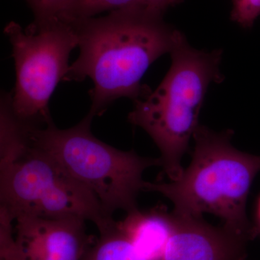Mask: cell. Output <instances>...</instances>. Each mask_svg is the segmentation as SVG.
Segmentation results:
<instances>
[{"label":"cell","mask_w":260,"mask_h":260,"mask_svg":"<svg viewBox=\"0 0 260 260\" xmlns=\"http://www.w3.org/2000/svg\"><path fill=\"white\" fill-rule=\"evenodd\" d=\"M232 19L244 28H250L260 15V0H233Z\"/></svg>","instance_id":"4fadbf2b"},{"label":"cell","mask_w":260,"mask_h":260,"mask_svg":"<svg viewBox=\"0 0 260 260\" xmlns=\"http://www.w3.org/2000/svg\"><path fill=\"white\" fill-rule=\"evenodd\" d=\"M151 9L164 13L169 7L179 4L183 0H145Z\"/></svg>","instance_id":"5bb4252c"},{"label":"cell","mask_w":260,"mask_h":260,"mask_svg":"<svg viewBox=\"0 0 260 260\" xmlns=\"http://www.w3.org/2000/svg\"><path fill=\"white\" fill-rule=\"evenodd\" d=\"M174 215V229L161 260H245L251 238L202 216Z\"/></svg>","instance_id":"ba28073f"},{"label":"cell","mask_w":260,"mask_h":260,"mask_svg":"<svg viewBox=\"0 0 260 260\" xmlns=\"http://www.w3.org/2000/svg\"><path fill=\"white\" fill-rule=\"evenodd\" d=\"M4 32L13 47L16 81L11 94L13 114L28 125L52 123L49 103L58 83L69 70L70 53L78 47L73 25L32 23L23 29L10 22Z\"/></svg>","instance_id":"8992f818"},{"label":"cell","mask_w":260,"mask_h":260,"mask_svg":"<svg viewBox=\"0 0 260 260\" xmlns=\"http://www.w3.org/2000/svg\"><path fill=\"white\" fill-rule=\"evenodd\" d=\"M93 119L88 113L65 129H58L54 122L44 127L29 126V141L87 186L109 216L117 210L128 213L139 209L137 198L144 190L143 173L162 166L160 158L140 156L134 150L123 151L101 141L90 130Z\"/></svg>","instance_id":"277c9868"},{"label":"cell","mask_w":260,"mask_h":260,"mask_svg":"<svg viewBox=\"0 0 260 260\" xmlns=\"http://www.w3.org/2000/svg\"><path fill=\"white\" fill-rule=\"evenodd\" d=\"M118 229L148 260H161L174 229V215L164 207L128 213Z\"/></svg>","instance_id":"9c48e42d"},{"label":"cell","mask_w":260,"mask_h":260,"mask_svg":"<svg viewBox=\"0 0 260 260\" xmlns=\"http://www.w3.org/2000/svg\"><path fill=\"white\" fill-rule=\"evenodd\" d=\"M257 216H258V219H259V224H260V197L259 198V200H258Z\"/></svg>","instance_id":"9a60e30c"},{"label":"cell","mask_w":260,"mask_h":260,"mask_svg":"<svg viewBox=\"0 0 260 260\" xmlns=\"http://www.w3.org/2000/svg\"><path fill=\"white\" fill-rule=\"evenodd\" d=\"M85 219L22 215L0 211V259L82 260L90 246Z\"/></svg>","instance_id":"52a82bcc"},{"label":"cell","mask_w":260,"mask_h":260,"mask_svg":"<svg viewBox=\"0 0 260 260\" xmlns=\"http://www.w3.org/2000/svg\"><path fill=\"white\" fill-rule=\"evenodd\" d=\"M34 12V24L38 25L70 23L74 0H27Z\"/></svg>","instance_id":"7c38bea8"},{"label":"cell","mask_w":260,"mask_h":260,"mask_svg":"<svg viewBox=\"0 0 260 260\" xmlns=\"http://www.w3.org/2000/svg\"><path fill=\"white\" fill-rule=\"evenodd\" d=\"M223 51L198 50L178 30L170 54L172 65L153 92L134 102L128 115L131 124L145 130L161 153L164 172L177 180L184 169L181 158L188 149L208 87L220 83Z\"/></svg>","instance_id":"3957f363"},{"label":"cell","mask_w":260,"mask_h":260,"mask_svg":"<svg viewBox=\"0 0 260 260\" xmlns=\"http://www.w3.org/2000/svg\"><path fill=\"white\" fill-rule=\"evenodd\" d=\"M0 202L14 220L22 215L78 216L93 222L100 234L116 223L87 186L30 141L21 150L0 156Z\"/></svg>","instance_id":"5b68a950"},{"label":"cell","mask_w":260,"mask_h":260,"mask_svg":"<svg viewBox=\"0 0 260 260\" xmlns=\"http://www.w3.org/2000/svg\"><path fill=\"white\" fill-rule=\"evenodd\" d=\"M234 132L217 133L198 126L192 159L177 180L145 181V191L160 193L172 201L174 213L202 216L213 214L223 225L253 239L256 228L246 214V201L260 172V155L244 153L232 144Z\"/></svg>","instance_id":"7a4b0ae2"},{"label":"cell","mask_w":260,"mask_h":260,"mask_svg":"<svg viewBox=\"0 0 260 260\" xmlns=\"http://www.w3.org/2000/svg\"><path fill=\"white\" fill-rule=\"evenodd\" d=\"M164 14L150 8H128L71 23L80 54L63 80H92L89 114L93 117L116 99L135 102L150 91L142 78L154 61L171 52L178 31L164 22Z\"/></svg>","instance_id":"6da1fadb"},{"label":"cell","mask_w":260,"mask_h":260,"mask_svg":"<svg viewBox=\"0 0 260 260\" xmlns=\"http://www.w3.org/2000/svg\"><path fill=\"white\" fill-rule=\"evenodd\" d=\"M138 8L150 7L145 0H74L70 14V23L94 18L103 12Z\"/></svg>","instance_id":"8fae6325"},{"label":"cell","mask_w":260,"mask_h":260,"mask_svg":"<svg viewBox=\"0 0 260 260\" xmlns=\"http://www.w3.org/2000/svg\"><path fill=\"white\" fill-rule=\"evenodd\" d=\"M117 223V221H116ZM82 260H148L114 225L100 237L85 253Z\"/></svg>","instance_id":"30bf717a"}]
</instances>
